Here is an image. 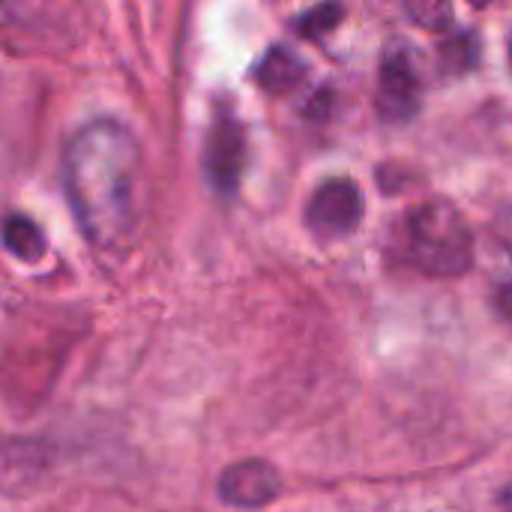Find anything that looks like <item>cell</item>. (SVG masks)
<instances>
[{
    "mask_svg": "<svg viewBox=\"0 0 512 512\" xmlns=\"http://www.w3.org/2000/svg\"><path fill=\"white\" fill-rule=\"evenodd\" d=\"M408 15L423 30H444L453 21V3L450 0H405Z\"/></svg>",
    "mask_w": 512,
    "mask_h": 512,
    "instance_id": "cell-11",
    "label": "cell"
},
{
    "mask_svg": "<svg viewBox=\"0 0 512 512\" xmlns=\"http://www.w3.org/2000/svg\"><path fill=\"white\" fill-rule=\"evenodd\" d=\"M342 15H345V9H342L339 0H324V3H318L315 9H309V12L297 21V30H300L303 36H309V39H318V36L336 30L339 21H342Z\"/></svg>",
    "mask_w": 512,
    "mask_h": 512,
    "instance_id": "cell-9",
    "label": "cell"
},
{
    "mask_svg": "<svg viewBox=\"0 0 512 512\" xmlns=\"http://www.w3.org/2000/svg\"><path fill=\"white\" fill-rule=\"evenodd\" d=\"M468 3H471V6H492L495 0H468Z\"/></svg>",
    "mask_w": 512,
    "mask_h": 512,
    "instance_id": "cell-14",
    "label": "cell"
},
{
    "mask_svg": "<svg viewBox=\"0 0 512 512\" xmlns=\"http://www.w3.org/2000/svg\"><path fill=\"white\" fill-rule=\"evenodd\" d=\"M408 258L429 276H459L474 261V234L450 201H423L405 216Z\"/></svg>",
    "mask_w": 512,
    "mask_h": 512,
    "instance_id": "cell-2",
    "label": "cell"
},
{
    "mask_svg": "<svg viewBox=\"0 0 512 512\" xmlns=\"http://www.w3.org/2000/svg\"><path fill=\"white\" fill-rule=\"evenodd\" d=\"M420 108V75L408 54H390L381 66L378 111L390 123H405Z\"/></svg>",
    "mask_w": 512,
    "mask_h": 512,
    "instance_id": "cell-6",
    "label": "cell"
},
{
    "mask_svg": "<svg viewBox=\"0 0 512 512\" xmlns=\"http://www.w3.org/2000/svg\"><path fill=\"white\" fill-rule=\"evenodd\" d=\"M495 306H498V312L512 321V282H504L501 288H498V294H495Z\"/></svg>",
    "mask_w": 512,
    "mask_h": 512,
    "instance_id": "cell-12",
    "label": "cell"
},
{
    "mask_svg": "<svg viewBox=\"0 0 512 512\" xmlns=\"http://www.w3.org/2000/svg\"><path fill=\"white\" fill-rule=\"evenodd\" d=\"M303 78H306V66H303V60H300L294 51L282 48V45L270 48V51H267V57H264V60H261V66H258V84H261L264 90L276 93V96L291 93Z\"/></svg>",
    "mask_w": 512,
    "mask_h": 512,
    "instance_id": "cell-7",
    "label": "cell"
},
{
    "mask_svg": "<svg viewBox=\"0 0 512 512\" xmlns=\"http://www.w3.org/2000/svg\"><path fill=\"white\" fill-rule=\"evenodd\" d=\"M219 498L228 507L237 510H261L267 504H273L282 492V477L270 462L261 459H243L234 462L222 471L219 483Z\"/></svg>",
    "mask_w": 512,
    "mask_h": 512,
    "instance_id": "cell-4",
    "label": "cell"
},
{
    "mask_svg": "<svg viewBox=\"0 0 512 512\" xmlns=\"http://www.w3.org/2000/svg\"><path fill=\"white\" fill-rule=\"evenodd\" d=\"M141 150L129 129L96 120L78 129L66 147V192L72 213L96 246L129 237L141 204Z\"/></svg>",
    "mask_w": 512,
    "mask_h": 512,
    "instance_id": "cell-1",
    "label": "cell"
},
{
    "mask_svg": "<svg viewBox=\"0 0 512 512\" xmlns=\"http://www.w3.org/2000/svg\"><path fill=\"white\" fill-rule=\"evenodd\" d=\"M3 243L21 261H36V258L45 255V237H42L39 225L30 222L27 216H9L6 219V225H3Z\"/></svg>",
    "mask_w": 512,
    "mask_h": 512,
    "instance_id": "cell-8",
    "label": "cell"
},
{
    "mask_svg": "<svg viewBox=\"0 0 512 512\" xmlns=\"http://www.w3.org/2000/svg\"><path fill=\"white\" fill-rule=\"evenodd\" d=\"M501 507H504V512H512V483L504 489V495H501Z\"/></svg>",
    "mask_w": 512,
    "mask_h": 512,
    "instance_id": "cell-13",
    "label": "cell"
},
{
    "mask_svg": "<svg viewBox=\"0 0 512 512\" xmlns=\"http://www.w3.org/2000/svg\"><path fill=\"white\" fill-rule=\"evenodd\" d=\"M363 222V192L354 180L336 177L315 189L309 201V225L321 237H345Z\"/></svg>",
    "mask_w": 512,
    "mask_h": 512,
    "instance_id": "cell-3",
    "label": "cell"
},
{
    "mask_svg": "<svg viewBox=\"0 0 512 512\" xmlns=\"http://www.w3.org/2000/svg\"><path fill=\"white\" fill-rule=\"evenodd\" d=\"M477 54H480V51H477V39H474L471 33H456V36H450V39L441 45V60H444L447 72H456V75L474 69Z\"/></svg>",
    "mask_w": 512,
    "mask_h": 512,
    "instance_id": "cell-10",
    "label": "cell"
},
{
    "mask_svg": "<svg viewBox=\"0 0 512 512\" xmlns=\"http://www.w3.org/2000/svg\"><path fill=\"white\" fill-rule=\"evenodd\" d=\"M204 168L210 183L219 192H234V186L243 177L246 168V135L234 120H219L210 129L207 150H204Z\"/></svg>",
    "mask_w": 512,
    "mask_h": 512,
    "instance_id": "cell-5",
    "label": "cell"
}]
</instances>
